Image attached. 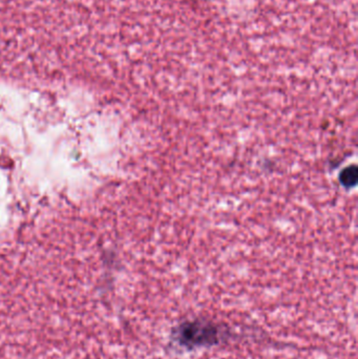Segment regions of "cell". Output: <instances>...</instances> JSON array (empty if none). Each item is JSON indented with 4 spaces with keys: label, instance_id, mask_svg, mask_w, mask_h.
Instances as JSON below:
<instances>
[{
    "label": "cell",
    "instance_id": "6da1fadb",
    "mask_svg": "<svg viewBox=\"0 0 358 359\" xmlns=\"http://www.w3.org/2000/svg\"><path fill=\"white\" fill-rule=\"evenodd\" d=\"M229 337L227 328L204 319L184 321L172 332L174 342L187 350L217 346Z\"/></svg>",
    "mask_w": 358,
    "mask_h": 359
},
{
    "label": "cell",
    "instance_id": "7a4b0ae2",
    "mask_svg": "<svg viewBox=\"0 0 358 359\" xmlns=\"http://www.w3.org/2000/svg\"><path fill=\"white\" fill-rule=\"evenodd\" d=\"M341 184L345 187H352L356 184V180H357V168L356 166H350L343 169L339 175Z\"/></svg>",
    "mask_w": 358,
    "mask_h": 359
}]
</instances>
